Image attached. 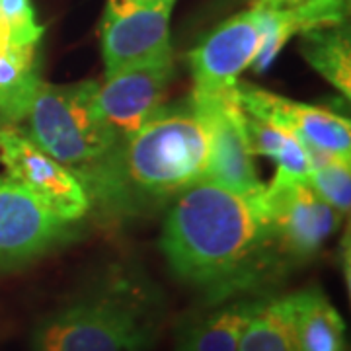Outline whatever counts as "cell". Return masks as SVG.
Listing matches in <instances>:
<instances>
[{"label": "cell", "mask_w": 351, "mask_h": 351, "mask_svg": "<svg viewBox=\"0 0 351 351\" xmlns=\"http://www.w3.org/2000/svg\"><path fill=\"white\" fill-rule=\"evenodd\" d=\"M262 193L244 195L203 178L168 205L160 250L205 302L244 297L281 276Z\"/></svg>", "instance_id": "cell-1"}, {"label": "cell", "mask_w": 351, "mask_h": 351, "mask_svg": "<svg viewBox=\"0 0 351 351\" xmlns=\"http://www.w3.org/2000/svg\"><path fill=\"white\" fill-rule=\"evenodd\" d=\"M209 131L189 96L162 106L80 184L92 209L127 219L156 213L207 174Z\"/></svg>", "instance_id": "cell-2"}, {"label": "cell", "mask_w": 351, "mask_h": 351, "mask_svg": "<svg viewBox=\"0 0 351 351\" xmlns=\"http://www.w3.org/2000/svg\"><path fill=\"white\" fill-rule=\"evenodd\" d=\"M162 293L138 267L110 265L38 322L34 351H149L164 326Z\"/></svg>", "instance_id": "cell-3"}, {"label": "cell", "mask_w": 351, "mask_h": 351, "mask_svg": "<svg viewBox=\"0 0 351 351\" xmlns=\"http://www.w3.org/2000/svg\"><path fill=\"white\" fill-rule=\"evenodd\" d=\"M96 80L39 82L20 127L41 151L69 168L78 182L117 147L92 106Z\"/></svg>", "instance_id": "cell-4"}, {"label": "cell", "mask_w": 351, "mask_h": 351, "mask_svg": "<svg viewBox=\"0 0 351 351\" xmlns=\"http://www.w3.org/2000/svg\"><path fill=\"white\" fill-rule=\"evenodd\" d=\"M262 199L271 254L281 276L314 258L343 217L314 191L308 180L279 172L263 186Z\"/></svg>", "instance_id": "cell-5"}, {"label": "cell", "mask_w": 351, "mask_h": 351, "mask_svg": "<svg viewBox=\"0 0 351 351\" xmlns=\"http://www.w3.org/2000/svg\"><path fill=\"white\" fill-rule=\"evenodd\" d=\"M75 226L25 186L0 178V271L49 254L73 239Z\"/></svg>", "instance_id": "cell-6"}, {"label": "cell", "mask_w": 351, "mask_h": 351, "mask_svg": "<svg viewBox=\"0 0 351 351\" xmlns=\"http://www.w3.org/2000/svg\"><path fill=\"white\" fill-rule=\"evenodd\" d=\"M174 78V59L135 64L104 76L94 86L92 106L115 145L135 135L164 106Z\"/></svg>", "instance_id": "cell-7"}, {"label": "cell", "mask_w": 351, "mask_h": 351, "mask_svg": "<svg viewBox=\"0 0 351 351\" xmlns=\"http://www.w3.org/2000/svg\"><path fill=\"white\" fill-rule=\"evenodd\" d=\"M172 8V2L138 4L133 0H108L100 25L106 75L170 59Z\"/></svg>", "instance_id": "cell-8"}, {"label": "cell", "mask_w": 351, "mask_h": 351, "mask_svg": "<svg viewBox=\"0 0 351 351\" xmlns=\"http://www.w3.org/2000/svg\"><path fill=\"white\" fill-rule=\"evenodd\" d=\"M209 131V162L205 180L244 195H260L263 184L256 170L246 117L237 92L223 96L191 94Z\"/></svg>", "instance_id": "cell-9"}, {"label": "cell", "mask_w": 351, "mask_h": 351, "mask_svg": "<svg viewBox=\"0 0 351 351\" xmlns=\"http://www.w3.org/2000/svg\"><path fill=\"white\" fill-rule=\"evenodd\" d=\"M0 162L8 178L34 191L69 223H80L92 211L90 197L78 178L41 151L20 127H0Z\"/></svg>", "instance_id": "cell-10"}, {"label": "cell", "mask_w": 351, "mask_h": 351, "mask_svg": "<svg viewBox=\"0 0 351 351\" xmlns=\"http://www.w3.org/2000/svg\"><path fill=\"white\" fill-rule=\"evenodd\" d=\"M260 39V16L254 8L223 22L189 53L193 94H234L242 73L254 64Z\"/></svg>", "instance_id": "cell-11"}, {"label": "cell", "mask_w": 351, "mask_h": 351, "mask_svg": "<svg viewBox=\"0 0 351 351\" xmlns=\"http://www.w3.org/2000/svg\"><path fill=\"white\" fill-rule=\"evenodd\" d=\"M237 98L242 112L287 127L308 147L351 154V123L339 113L322 106L289 100L242 80L237 86Z\"/></svg>", "instance_id": "cell-12"}, {"label": "cell", "mask_w": 351, "mask_h": 351, "mask_svg": "<svg viewBox=\"0 0 351 351\" xmlns=\"http://www.w3.org/2000/svg\"><path fill=\"white\" fill-rule=\"evenodd\" d=\"M254 301L244 295L205 302L201 311L180 322L176 330V351H239Z\"/></svg>", "instance_id": "cell-13"}, {"label": "cell", "mask_w": 351, "mask_h": 351, "mask_svg": "<svg viewBox=\"0 0 351 351\" xmlns=\"http://www.w3.org/2000/svg\"><path fill=\"white\" fill-rule=\"evenodd\" d=\"M301 351H348L346 322L320 289L289 295Z\"/></svg>", "instance_id": "cell-14"}, {"label": "cell", "mask_w": 351, "mask_h": 351, "mask_svg": "<svg viewBox=\"0 0 351 351\" xmlns=\"http://www.w3.org/2000/svg\"><path fill=\"white\" fill-rule=\"evenodd\" d=\"M239 351H301L289 295L254 301Z\"/></svg>", "instance_id": "cell-15"}, {"label": "cell", "mask_w": 351, "mask_h": 351, "mask_svg": "<svg viewBox=\"0 0 351 351\" xmlns=\"http://www.w3.org/2000/svg\"><path fill=\"white\" fill-rule=\"evenodd\" d=\"M302 57L339 94L351 98L350 34L343 24L318 27L302 34Z\"/></svg>", "instance_id": "cell-16"}, {"label": "cell", "mask_w": 351, "mask_h": 351, "mask_svg": "<svg viewBox=\"0 0 351 351\" xmlns=\"http://www.w3.org/2000/svg\"><path fill=\"white\" fill-rule=\"evenodd\" d=\"M244 117H246V131L254 154L271 158L279 174L308 180L311 160H308L306 145L301 138L293 131H289L287 127L277 125L274 121L260 119L248 113H244Z\"/></svg>", "instance_id": "cell-17"}, {"label": "cell", "mask_w": 351, "mask_h": 351, "mask_svg": "<svg viewBox=\"0 0 351 351\" xmlns=\"http://www.w3.org/2000/svg\"><path fill=\"white\" fill-rule=\"evenodd\" d=\"M308 184L338 213L346 215L351 205V154H339L308 147Z\"/></svg>", "instance_id": "cell-18"}, {"label": "cell", "mask_w": 351, "mask_h": 351, "mask_svg": "<svg viewBox=\"0 0 351 351\" xmlns=\"http://www.w3.org/2000/svg\"><path fill=\"white\" fill-rule=\"evenodd\" d=\"M0 25L14 45L36 47L45 34L32 0H0Z\"/></svg>", "instance_id": "cell-19"}, {"label": "cell", "mask_w": 351, "mask_h": 351, "mask_svg": "<svg viewBox=\"0 0 351 351\" xmlns=\"http://www.w3.org/2000/svg\"><path fill=\"white\" fill-rule=\"evenodd\" d=\"M311 0H252L250 8L258 10H289V8H297L301 4H306Z\"/></svg>", "instance_id": "cell-20"}, {"label": "cell", "mask_w": 351, "mask_h": 351, "mask_svg": "<svg viewBox=\"0 0 351 351\" xmlns=\"http://www.w3.org/2000/svg\"><path fill=\"white\" fill-rule=\"evenodd\" d=\"M10 43H12V41L8 39V36H6V32H4V27L0 25V51L4 49L6 45H10Z\"/></svg>", "instance_id": "cell-21"}, {"label": "cell", "mask_w": 351, "mask_h": 351, "mask_svg": "<svg viewBox=\"0 0 351 351\" xmlns=\"http://www.w3.org/2000/svg\"><path fill=\"white\" fill-rule=\"evenodd\" d=\"M133 2H138V4H166V2H172L174 4L176 0H133Z\"/></svg>", "instance_id": "cell-22"}]
</instances>
